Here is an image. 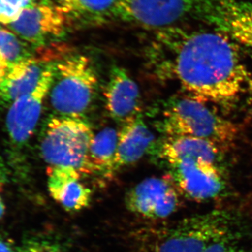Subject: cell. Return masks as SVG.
I'll use <instances>...</instances> for the list:
<instances>
[{
  "instance_id": "cell-1",
  "label": "cell",
  "mask_w": 252,
  "mask_h": 252,
  "mask_svg": "<svg viewBox=\"0 0 252 252\" xmlns=\"http://www.w3.org/2000/svg\"><path fill=\"white\" fill-rule=\"evenodd\" d=\"M155 49L187 96L205 103H233L251 81L238 46L220 32L165 28L158 32Z\"/></svg>"
},
{
  "instance_id": "cell-2",
  "label": "cell",
  "mask_w": 252,
  "mask_h": 252,
  "mask_svg": "<svg viewBox=\"0 0 252 252\" xmlns=\"http://www.w3.org/2000/svg\"><path fill=\"white\" fill-rule=\"evenodd\" d=\"M223 152L209 141L184 136L167 137L158 149L181 195L196 202L210 201L224 195L227 179Z\"/></svg>"
},
{
  "instance_id": "cell-3",
  "label": "cell",
  "mask_w": 252,
  "mask_h": 252,
  "mask_svg": "<svg viewBox=\"0 0 252 252\" xmlns=\"http://www.w3.org/2000/svg\"><path fill=\"white\" fill-rule=\"evenodd\" d=\"M235 224L232 213L212 210L170 226L144 228L135 240L143 252H204L214 244L233 238Z\"/></svg>"
},
{
  "instance_id": "cell-4",
  "label": "cell",
  "mask_w": 252,
  "mask_h": 252,
  "mask_svg": "<svg viewBox=\"0 0 252 252\" xmlns=\"http://www.w3.org/2000/svg\"><path fill=\"white\" fill-rule=\"evenodd\" d=\"M160 127L168 137H195L211 142L225 151L236 139L233 123L214 112L205 102L189 96L168 99Z\"/></svg>"
},
{
  "instance_id": "cell-5",
  "label": "cell",
  "mask_w": 252,
  "mask_h": 252,
  "mask_svg": "<svg viewBox=\"0 0 252 252\" xmlns=\"http://www.w3.org/2000/svg\"><path fill=\"white\" fill-rule=\"evenodd\" d=\"M97 84L94 68L86 56L58 59L48 94L51 107L57 115L81 118L90 108Z\"/></svg>"
},
{
  "instance_id": "cell-6",
  "label": "cell",
  "mask_w": 252,
  "mask_h": 252,
  "mask_svg": "<svg viewBox=\"0 0 252 252\" xmlns=\"http://www.w3.org/2000/svg\"><path fill=\"white\" fill-rule=\"evenodd\" d=\"M94 134L82 118L56 115L46 122L41 136V157L49 167H69L89 175V150Z\"/></svg>"
},
{
  "instance_id": "cell-7",
  "label": "cell",
  "mask_w": 252,
  "mask_h": 252,
  "mask_svg": "<svg viewBox=\"0 0 252 252\" xmlns=\"http://www.w3.org/2000/svg\"><path fill=\"white\" fill-rule=\"evenodd\" d=\"M199 0H118L112 17L150 29H165L196 13Z\"/></svg>"
},
{
  "instance_id": "cell-8",
  "label": "cell",
  "mask_w": 252,
  "mask_h": 252,
  "mask_svg": "<svg viewBox=\"0 0 252 252\" xmlns=\"http://www.w3.org/2000/svg\"><path fill=\"white\" fill-rule=\"evenodd\" d=\"M69 25L59 5L35 3L8 26L18 37L39 49L61 39Z\"/></svg>"
},
{
  "instance_id": "cell-9",
  "label": "cell",
  "mask_w": 252,
  "mask_h": 252,
  "mask_svg": "<svg viewBox=\"0 0 252 252\" xmlns=\"http://www.w3.org/2000/svg\"><path fill=\"white\" fill-rule=\"evenodd\" d=\"M180 195L170 176L150 177L129 190L126 205L131 212L143 218L164 220L178 210Z\"/></svg>"
},
{
  "instance_id": "cell-10",
  "label": "cell",
  "mask_w": 252,
  "mask_h": 252,
  "mask_svg": "<svg viewBox=\"0 0 252 252\" xmlns=\"http://www.w3.org/2000/svg\"><path fill=\"white\" fill-rule=\"evenodd\" d=\"M56 61L49 63L32 92L23 96L10 106L6 116V131L15 147L21 148L34 133L40 118L43 103L52 84Z\"/></svg>"
},
{
  "instance_id": "cell-11",
  "label": "cell",
  "mask_w": 252,
  "mask_h": 252,
  "mask_svg": "<svg viewBox=\"0 0 252 252\" xmlns=\"http://www.w3.org/2000/svg\"><path fill=\"white\" fill-rule=\"evenodd\" d=\"M197 14L217 31L252 46V5L238 0H200Z\"/></svg>"
},
{
  "instance_id": "cell-12",
  "label": "cell",
  "mask_w": 252,
  "mask_h": 252,
  "mask_svg": "<svg viewBox=\"0 0 252 252\" xmlns=\"http://www.w3.org/2000/svg\"><path fill=\"white\" fill-rule=\"evenodd\" d=\"M105 107L117 122L126 123L141 112L140 89L124 68L113 67L104 91Z\"/></svg>"
},
{
  "instance_id": "cell-13",
  "label": "cell",
  "mask_w": 252,
  "mask_h": 252,
  "mask_svg": "<svg viewBox=\"0 0 252 252\" xmlns=\"http://www.w3.org/2000/svg\"><path fill=\"white\" fill-rule=\"evenodd\" d=\"M81 174L69 167H49L50 195L68 212H79L89 207L91 190L81 182Z\"/></svg>"
},
{
  "instance_id": "cell-14",
  "label": "cell",
  "mask_w": 252,
  "mask_h": 252,
  "mask_svg": "<svg viewBox=\"0 0 252 252\" xmlns=\"http://www.w3.org/2000/svg\"><path fill=\"white\" fill-rule=\"evenodd\" d=\"M53 61L44 56H34L9 67L0 86L1 103L11 106L17 99L32 92Z\"/></svg>"
},
{
  "instance_id": "cell-15",
  "label": "cell",
  "mask_w": 252,
  "mask_h": 252,
  "mask_svg": "<svg viewBox=\"0 0 252 252\" xmlns=\"http://www.w3.org/2000/svg\"><path fill=\"white\" fill-rule=\"evenodd\" d=\"M155 143V136L140 115L123 124L119 132L114 172L138 162Z\"/></svg>"
},
{
  "instance_id": "cell-16",
  "label": "cell",
  "mask_w": 252,
  "mask_h": 252,
  "mask_svg": "<svg viewBox=\"0 0 252 252\" xmlns=\"http://www.w3.org/2000/svg\"><path fill=\"white\" fill-rule=\"evenodd\" d=\"M118 141L119 132L112 127H106L94 136L89 150V175L114 173Z\"/></svg>"
},
{
  "instance_id": "cell-17",
  "label": "cell",
  "mask_w": 252,
  "mask_h": 252,
  "mask_svg": "<svg viewBox=\"0 0 252 252\" xmlns=\"http://www.w3.org/2000/svg\"><path fill=\"white\" fill-rule=\"evenodd\" d=\"M118 0H58L69 23L100 22L112 17Z\"/></svg>"
},
{
  "instance_id": "cell-18",
  "label": "cell",
  "mask_w": 252,
  "mask_h": 252,
  "mask_svg": "<svg viewBox=\"0 0 252 252\" xmlns=\"http://www.w3.org/2000/svg\"><path fill=\"white\" fill-rule=\"evenodd\" d=\"M0 54L8 67L34 57L26 41L9 30L0 27Z\"/></svg>"
},
{
  "instance_id": "cell-19",
  "label": "cell",
  "mask_w": 252,
  "mask_h": 252,
  "mask_svg": "<svg viewBox=\"0 0 252 252\" xmlns=\"http://www.w3.org/2000/svg\"><path fill=\"white\" fill-rule=\"evenodd\" d=\"M35 3L36 0H0V23L14 22L25 9Z\"/></svg>"
},
{
  "instance_id": "cell-20",
  "label": "cell",
  "mask_w": 252,
  "mask_h": 252,
  "mask_svg": "<svg viewBox=\"0 0 252 252\" xmlns=\"http://www.w3.org/2000/svg\"><path fill=\"white\" fill-rule=\"evenodd\" d=\"M204 252H248L245 248L239 246L234 238L225 239L212 245Z\"/></svg>"
},
{
  "instance_id": "cell-21",
  "label": "cell",
  "mask_w": 252,
  "mask_h": 252,
  "mask_svg": "<svg viewBox=\"0 0 252 252\" xmlns=\"http://www.w3.org/2000/svg\"><path fill=\"white\" fill-rule=\"evenodd\" d=\"M18 252H63L60 249L45 242H29L21 248Z\"/></svg>"
},
{
  "instance_id": "cell-22",
  "label": "cell",
  "mask_w": 252,
  "mask_h": 252,
  "mask_svg": "<svg viewBox=\"0 0 252 252\" xmlns=\"http://www.w3.org/2000/svg\"><path fill=\"white\" fill-rule=\"evenodd\" d=\"M0 252H18V248H15L11 242L0 237Z\"/></svg>"
},
{
  "instance_id": "cell-23",
  "label": "cell",
  "mask_w": 252,
  "mask_h": 252,
  "mask_svg": "<svg viewBox=\"0 0 252 252\" xmlns=\"http://www.w3.org/2000/svg\"><path fill=\"white\" fill-rule=\"evenodd\" d=\"M8 69H9V67H8L7 63H6L2 56L0 54V86L4 80Z\"/></svg>"
},
{
  "instance_id": "cell-24",
  "label": "cell",
  "mask_w": 252,
  "mask_h": 252,
  "mask_svg": "<svg viewBox=\"0 0 252 252\" xmlns=\"http://www.w3.org/2000/svg\"><path fill=\"white\" fill-rule=\"evenodd\" d=\"M6 165L3 159L0 157V187L4 185L6 179Z\"/></svg>"
},
{
  "instance_id": "cell-25",
  "label": "cell",
  "mask_w": 252,
  "mask_h": 252,
  "mask_svg": "<svg viewBox=\"0 0 252 252\" xmlns=\"http://www.w3.org/2000/svg\"><path fill=\"white\" fill-rule=\"evenodd\" d=\"M4 210L5 207L4 203H3L2 200H1V197H0V219H1L3 215H4Z\"/></svg>"
}]
</instances>
